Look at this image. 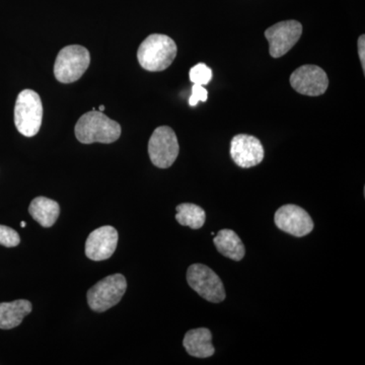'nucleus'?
I'll use <instances>...</instances> for the list:
<instances>
[{
    "mask_svg": "<svg viewBox=\"0 0 365 365\" xmlns=\"http://www.w3.org/2000/svg\"><path fill=\"white\" fill-rule=\"evenodd\" d=\"M178 48L169 36L153 34L141 43L137 52L139 64L151 72L165 71L176 58Z\"/></svg>",
    "mask_w": 365,
    "mask_h": 365,
    "instance_id": "nucleus-1",
    "label": "nucleus"
},
{
    "mask_svg": "<svg viewBox=\"0 0 365 365\" xmlns=\"http://www.w3.org/2000/svg\"><path fill=\"white\" fill-rule=\"evenodd\" d=\"M121 131L118 122L96 110L79 118L74 128L76 138L83 144L115 143L121 136Z\"/></svg>",
    "mask_w": 365,
    "mask_h": 365,
    "instance_id": "nucleus-2",
    "label": "nucleus"
},
{
    "mask_svg": "<svg viewBox=\"0 0 365 365\" xmlns=\"http://www.w3.org/2000/svg\"><path fill=\"white\" fill-rule=\"evenodd\" d=\"M43 105L40 96L32 90H24L16 98L14 124L26 137L37 135L42 125Z\"/></svg>",
    "mask_w": 365,
    "mask_h": 365,
    "instance_id": "nucleus-3",
    "label": "nucleus"
},
{
    "mask_svg": "<svg viewBox=\"0 0 365 365\" xmlns=\"http://www.w3.org/2000/svg\"><path fill=\"white\" fill-rule=\"evenodd\" d=\"M90 63L91 54L86 48L81 45L66 46L57 55L55 78L59 83H74L83 76Z\"/></svg>",
    "mask_w": 365,
    "mask_h": 365,
    "instance_id": "nucleus-4",
    "label": "nucleus"
},
{
    "mask_svg": "<svg viewBox=\"0 0 365 365\" xmlns=\"http://www.w3.org/2000/svg\"><path fill=\"white\" fill-rule=\"evenodd\" d=\"M126 289V278L122 274L108 276L88 290V306L97 313L108 311L122 299Z\"/></svg>",
    "mask_w": 365,
    "mask_h": 365,
    "instance_id": "nucleus-5",
    "label": "nucleus"
},
{
    "mask_svg": "<svg viewBox=\"0 0 365 365\" xmlns=\"http://www.w3.org/2000/svg\"><path fill=\"white\" fill-rule=\"evenodd\" d=\"M189 287L207 302L220 304L227 297L220 276L208 266L193 264L187 271Z\"/></svg>",
    "mask_w": 365,
    "mask_h": 365,
    "instance_id": "nucleus-6",
    "label": "nucleus"
},
{
    "mask_svg": "<svg viewBox=\"0 0 365 365\" xmlns=\"http://www.w3.org/2000/svg\"><path fill=\"white\" fill-rule=\"evenodd\" d=\"M180 146L176 133L169 126H160L153 131L148 143L151 163L160 169H168L176 162Z\"/></svg>",
    "mask_w": 365,
    "mask_h": 365,
    "instance_id": "nucleus-7",
    "label": "nucleus"
},
{
    "mask_svg": "<svg viewBox=\"0 0 365 365\" xmlns=\"http://www.w3.org/2000/svg\"><path fill=\"white\" fill-rule=\"evenodd\" d=\"M302 26L299 21H280L268 28L265 32L269 43V53L273 58H280L287 54L300 39Z\"/></svg>",
    "mask_w": 365,
    "mask_h": 365,
    "instance_id": "nucleus-8",
    "label": "nucleus"
},
{
    "mask_svg": "<svg viewBox=\"0 0 365 365\" xmlns=\"http://www.w3.org/2000/svg\"><path fill=\"white\" fill-rule=\"evenodd\" d=\"M274 222L280 230L297 237H306L314 227L311 215L294 204L281 206L276 211Z\"/></svg>",
    "mask_w": 365,
    "mask_h": 365,
    "instance_id": "nucleus-9",
    "label": "nucleus"
},
{
    "mask_svg": "<svg viewBox=\"0 0 365 365\" xmlns=\"http://www.w3.org/2000/svg\"><path fill=\"white\" fill-rule=\"evenodd\" d=\"M290 85L300 95L318 97L325 93L329 86V78L321 67L304 66L292 72Z\"/></svg>",
    "mask_w": 365,
    "mask_h": 365,
    "instance_id": "nucleus-10",
    "label": "nucleus"
},
{
    "mask_svg": "<svg viewBox=\"0 0 365 365\" xmlns=\"http://www.w3.org/2000/svg\"><path fill=\"white\" fill-rule=\"evenodd\" d=\"M230 157L240 168L250 169L263 162L265 150L257 137L239 134L230 141Z\"/></svg>",
    "mask_w": 365,
    "mask_h": 365,
    "instance_id": "nucleus-11",
    "label": "nucleus"
},
{
    "mask_svg": "<svg viewBox=\"0 0 365 365\" xmlns=\"http://www.w3.org/2000/svg\"><path fill=\"white\" fill-rule=\"evenodd\" d=\"M118 232L116 228L105 225L91 232L86 242V255L93 261H104L111 258L116 251Z\"/></svg>",
    "mask_w": 365,
    "mask_h": 365,
    "instance_id": "nucleus-12",
    "label": "nucleus"
},
{
    "mask_svg": "<svg viewBox=\"0 0 365 365\" xmlns=\"http://www.w3.org/2000/svg\"><path fill=\"white\" fill-rule=\"evenodd\" d=\"M182 345L187 353L197 359H208L215 353L212 344V334L207 328L190 330L185 335Z\"/></svg>",
    "mask_w": 365,
    "mask_h": 365,
    "instance_id": "nucleus-13",
    "label": "nucleus"
},
{
    "mask_svg": "<svg viewBox=\"0 0 365 365\" xmlns=\"http://www.w3.org/2000/svg\"><path fill=\"white\" fill-rule=\"evenodd\" d=\"M32 312L29 300L19 299L0 304V329L9 330L21 325L24 318Z\"/></svg>",
    "mask_w": 365,
    "mask_h": 365,
    "instance_id": "nucleus-14",
    "label": "nucleus"
},
{
    "mask_svg": "<svg viewBox=\"0 0 365 365\" xmlns=\"http://www.w3.org/2000/svg\"><path fill=\"white\" fill-rule=\"evenodd\" d=\"M215 248L223 256L232 260L240 262L246 255V248L239 235L232 230H222L213 239Z\"/></svg>",
    "mask_w": 365,
    "mask_h": 365,
    "instance_id": "nucleus-15",
    "label": "nucleus"
},
{
    "mask_svg": "<svg viewBox=\"0 0 365 365\" xmlns=\"http://www.w3.org/2000/svg\"><path fill=\"white\" fill-rule=\"evenodd\" d=\"M29 212L43 227H51L58 220L60 206L52 199L37 197L31 202Z\"/></svg>",
    "mask_w": 365,
    "mask_h": 365,
    "instance_id": "nucleus-16",
    "label": "nucleus"
},
{
    "mask_svg": "<svg viewBox=\"0 0 365 365\" xmlns=\"http://www.w3.org/2000/svg\"><path fill=\"white\" fill-rule=\"evenodd\" d=\"M176 220L182 227L199 230L206 220V212L200 206L193 203H182L177 206Z\"/></svg>",
    "mask_w": 365,
    "mask_h": 365,
    "instance_id": "nucleus-17",
    "label": "nucleus"
},
{
    "mask_svg": "<svg viewBox=\"0 0 365 365\" xmlns=\"http://www.w3.org/2000/svg\"><path fill=\"white\" fill-rule=\"evenodd\" d=\"M190 81L198 85H207L212 79V71L206 64L198 63L189 72Z\"/></svg>",
    "mask_w": 365,
    "mask_h": 365,
    "instance_id": "nucleus-18",
    "label": "nucleus"
},
{
    "mask_svg": "<svg viewBox=\"0 0 365 365\" xmlns=\"http://www.w3.org/2000/svg\"><path fill=\"white\" fill-rule=\"evenodd\" d=\"M21 237L13 228L0 225V245L6 248H14L19 246Z\"/></svg>",
    "mask_w": 365,
    "mask_h": 365,
    "instance_id": "nucleus-19",
    "label": "nucleus"
},
{
    "mask_svg": "<svg viewBox=\"0 0 365 365\" xmlns=\"http://www.w3.org/2000/svg\"><path fill=\"white\" fill-rule=\"evenodd\" d=\"M208 98V91L202 85L194 83L192 88V96L189 98V104L192 107H195L199 102H206Z\"/></svg>",
    "mask_w": 365,
    "mask_h": 365,
    "instance_id": "nucleus-20",
    "label": "nucleus"
},
{
    "mask_svg": "<svg viewBox=\"0 0 365 365\" xmlns=\"http://www.w3.org/2000/svg\"><path fill=\"white\" fill-rule=\"evenodd\" d=\"M359 55L361 62L362 69L365 71V36L361 35L359 38Z\"/></svg>",
    "mask_w": 365,
    "mask_h": 365,
    "instance_id": "nucleus-21",
    "label": "nucleus"
},
{
    "mask_svg": "<svg viewBox=\"0 0 365 365\" xmlns=\"http://www.w3.org/2000/svg\"><path fill=\"white\" fill-rule=\"evenodd\" d=\"M104 110H105V106H104V105H102V106H101V107H100V110H98V111H100V112H104Z\"/></svg>",
    "mask_w": 365,
    "mask_h": 365,
    "instance_id": "nucleus-22",
    "label": "nucleus"
},
{
    "mask_svg": "<svg viewBox=\"0 0 365 365\" xmlns=\"http://www.w3.org/2000/svg\"><path fill=\"white\" fill-rule=\"evenodd\" d=\"M26 222H21V227H26Z\"/></svg>",
    "mask_w": 365,
    "mask_h": 365,
    "instance_id": "nucleus-23",
    "label": "nucleus"
}]
</instances>
